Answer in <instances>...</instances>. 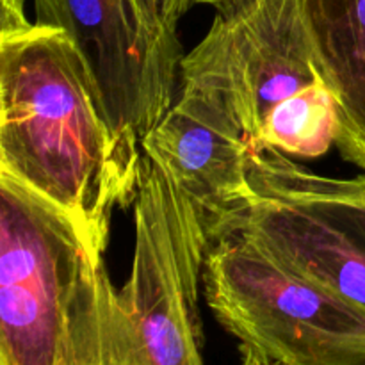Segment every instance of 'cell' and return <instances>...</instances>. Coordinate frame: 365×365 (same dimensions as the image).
Segmentation results:
<instances>
[{
    "instance_id": "obj_1",
    "label": "cell",
    "mask_w": 365,
    "mask_h": 365,
    "mask_svg": "<svg viewBox=\"0 0 365 365\" xmlns=\"http://www.w3.org/2000/svg\"><path fill=\"white\" fill-rule=\"evenodd\" d=\"M139 168L66 32L34 21L0 38V173L66 214L103 255L113 212L135 202Z\"/></svg>"
},
{
    "instance_id": "obj_2",
    "label": "cell",
    "mask_w": 365,
    "mask_h": 365,
    "mask_svg": "<svg viewBox=\"0 0 365 365\" xmlns=\"http://www.w3.org/2000/svg\"><path fill=\"white\" fill-rule=\"evenodd\" d=\"M123 323L102 253L0 173V365H114Z\"/></svg>"
},
{
    "instance_id": "obj_3",
    "label": "cell",
    "mask_w": 365,
    "mask_h": 365,
    "mask_svg": "<svg viewBox=\"0 0 365 365\" xmlns=\"http://www.w3.org/2000/svg\"><path fill=\"white\" fill-rule=\"evenodd\" d=\"M182 57L180 82L212 91L252 153L317 159L337 139V114L314 53L302 0H234Z\"/></svg>"
},
{
    "instance_id": "obj_4",
    "label": "cell",
    "mask_w": 365,
    "mask_h": 365,
    "mask_svg": "<svg viewBox=\"0 0 365 365\" xmlns=\"http://www.w3.org/2000/svg\"><path fill=\"white\" fill-rule=\"evenodd\" d=\"M203 294L241 349L266 365H365V312L242 234L210 242Z\"/></svg>"
},
{
    "instance_id": "obj_5",
    "label": "cell",
    "mask_w": 365,
    "mask_h": 365,
    "mask_svg": "<svg viewBox=\"0 0 365 365\" xmlns=\"http://www.w3.org/2000/svg\"><path fill=\"white\" fill-rule=\"evenodd\" d=\"M134 257L114 365H203L200 282L209 248L191 200L143 152L134 202Z\"/></svg>"
},
{
    "instance_id": "obj_6",
    "label": "cell",
    "mask_w": 365,
    "mask_h": 365,
    "mask_svg": "<svg viewBox=\"0 0 365 365\" xmlns=\"http://www.w3.org/2000/svg\"><path fill=\"white\" fill-rule=\"evenodd\" d=\"M36 24L61 29L91 73L110 128L128 153L173 106L180 86L177 29L148 0H32Z\"/></svg>"
},
{
    "instance_id": "obj_7",
    "label": "cell",
    "mask_w": 365,
    "mask_h": 365,
    "mask_svg": "<svg viewBox=\"0 0 365 365\" xmlns=\"http://www.w3.org/2000/svg\"><path fill=\"white\" fill-rule=\"evenodd\" d=\"M141 148L191 200L209 242L230 234L250 203L252 146L212 91L180 82L173 106Z\"/></svg>"
},
{
    "instance_id": "obj_8",
    "label": "cell",
    "mask_w": 365,
    "mask_h": 365,
    "mask_svg": "<svg viewBox=\"0 0 365 365\" xmlns=\"http://www.w3.org/2000/svg\"><path fill=\"white\" fill-rule=\"evenodd\" d=\"M234 232L365 312V259L307 207L250 182L248 209L235 221Z\"/></svg>"
},
{
    "instance_id": "obj_9",
    "label": "cell",
    "mask_w": 365,
    "mask_h": 365,
    "mask_svg": "<svg viewBox=\"0 0 365 365\" xmlns=\"http://www.w3.org/2000/svg\"><path fill=\"white\" fill-rule=\"evenodd\" d=\"M302 6L335 102V146L365 171V0H302Z\"/></svg>"
},
{
    "instance_id": "obj_10",
    "label": "cell",
    "mask_w": 365,
    "mask_h": 365,
    "mask_svg": "<svg viewBox=\"0 0 365 365\" xmlns=\"http://www.w3.org/2000/svg\"><path fill=\"white\" fill-rule=\"evenodd\" d=\"M250 182L327 220L365 259V171L351 178L327 177L285 153L266 150L250 157Z\"/></svg>"
},
{
    "instance_id": "obj_11",
    "label": "cell",
    "mask_w": 365,
    "mask_h": 365,
    "mask_svg": "<svg viewBox=\"0 0 365 365\" xmlns=\"http://www.w3.org/2000/svg\"><path fill=\"white\" fill-rule=\"evenodd\" d=\"M31 25L25 14V0H0V38L27 31Z\"/></svg>"
},
{
    "instance_id": "obj_12",
    "label": "cell",
    "mask_w": 365,
    "mask_h": 365,
    "mask_svg": "<svg viewBox=\"0 0 365 365\" xmlns=\"http://www.w3.org/2000/svg\"><path fill=\"white\" fill-rule=\"evenodd\" d=\"M148 4L170 27L177 29L178 20L196 6V0H148Z\"/></svg>"
},
{
    "instance_id": "obj_13",
    "label": "cell",
    "mask_w": 365,
    "mask_h": 365,
    "mask_svg": "<svg viewBox=\"0 0 365 365\" xmlns=\"http://www.w3.org/2000/svg\"><path fill=\"white\" fill-rule=\"evenodd\" d=\"M228 2H234V0H196V4H205V6H214V7H220Z\"/></svg>"
}]
</instances>
